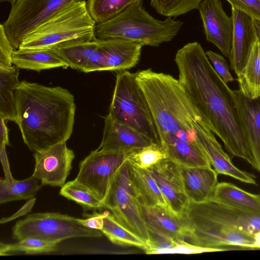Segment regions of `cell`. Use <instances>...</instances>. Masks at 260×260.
<instances>
[{
	"instance_id": "cell-1",
	"label": "cell",
	"mask_w": 260,
	"mask_h": 260,
	"mask_svg": "<svg viewBox=\"0 0 260 260\" xmlns=\"http://www.w3.org/2000/svg\"><path fill=\"white\" fill-rule=\"evenodd\" d=\"M175 61L178 81L211 131L232 155L259 167L245 135L231 89L217 74L197 42L179 49Z\"/></svg>"
},
{
	"instance_id": "cell-2",
	"label": "cell",
	"mask_w": 260,
	"mask_h": 260,
	"mask_svg": "<svg viewBox=\"0 0 260 260\" xmlns=\"http://www.w3.org/2000/svg\"><path fill=\"white\" fill-rule=\"evenodd\" d=\"M136 74L167 158L180 165L211 167L198 138V127L205 120L178 79L151 69Z\"/></svg>"
},
{
	"instance_id": "cell-3",
	"label": "cell",
	"mask_w": 260,
	"mask_h": 260,
	"mask_svg": "<svg viewBox=\"0 0 260 260\" xmlns=\"http://www.w3.org/2000/svg\"><path fill=\"white\" fill-rule=\"evenodd\" d=\"M15 123L30 151L46 150L71 136L76 104L67 89L22 80L15 88Z\"/></svg>"
},
{
	"instance_id": "cell-4",
	"label": "cell",
	"mask_w": 260,
	"mask_h": 260,
	"mask_svg": "<svg viewBox=\"0 0 260 260\" xmlns=\"http://www.w3.org/2000/svg\"><path fill=\"white\" fill-rule=\"evenodd\" d=\"M142 3H135L115 17L96 23L95 37L102 40L122 38L154 47L171 41L183 22L175 20L172 17H167L164 21L157 20L145 10Z\"/></svg>"
},
{
	"instance_id": "cell-5",
	"label": "cell",
	"mask_w": 260,
	"mask_h": 260,
	"mask_svg": "<svg viewBox=\"0 0 260 260\" xmlns=\"http://www.w3.org/2000/svg\"><path fill=\"white\" fill-rule=\"evenodd\" d=\"M95 25L86 1H73L28 34L18 49H47L69 41H91L95 38Z\"/></svg>"
},
{
	"instance_id": "cell-6",
	"label": "cell",
	"mask_w": 260,
	"mask_h": 260,
	"mask_svg": "<svg viewBox=\"0 0 260 260\" xmlns=\"http://www.w3.org/2000/svg\"><path fill=\"white\" fill-rule=\"evenodd\" d=\"M108 115L159 144L153 115L136 73L118 71Z\"/></svg>"
},
{
	"instance_id": "cell-7",
	"label": "cell",
	"mask_w": 260,
	"mask_h": 260,
	"mask_svg": "<svg viewBox=\"0 0 260 260\" xmlns=\"http://www.w3.org/2000/svg\"><path fill=\"white\" fill-rule=\"evenodd\" d=\"M103 234L83 225L78 218L54 212L29 214L17 221L12 229V237L17 241L35 238L59 243L72 238H99Z\"/></svg>"
},
{
	"instance_id": "cell-8",
	"label": "cell",
	"mask_w": 260,
	"mask_h": 260,
	"mask_svg": "<svg viewBox=\"0 0 260 260\" xmlns=\"http://www.w3.org/2000/svg\"><path fill=\"white\" fill-rule=\"evenodd\" d=\"M103 204L123 226L146 243L149 240L150 233L142 215L128 159L114 177Z\"/></svg>"
},
{
	"instance_id": "cell-9",
	"label": "cell",
	"mask_w": 260,
	"mask_h": 260,
	"mask_svg": "<svg viewBox=\"0 0 260 260\" xmlns=\"http://www.w3.org/2000/svg\"><path fill=\"white\" fill-rule=\"evenodd\" d=\"M73 1L80 0H17L11 5L3 25L14 49L36 27Z\"/></svg>"
},
{
	"instance_id": "cell-10",
	"label": "cell",
	"mask_w": 260,
	"mask_h": 260,
	"mask_svg": "<svg viewBox=\"0 0 260 260\" xmlns=\"http://www.w3.org/2000/svg\"><path fill=\"white\" fill-rule=\"evenodd\" d=\"M136 150H93L80 162L75 180L103 203L114 177Z\"/></svg>"
},
{
	"instance_id": "cell-11",
	"label": "cell",
	"mask_w": 260,
	"mask_h": 260,
	"mask_svg": "<svg viewBox=\"0 0 260 260\" xmlns=\"http://www.w3.org/2000/svg\"><path fill=\"white\" fill-rule=\"evenodd\" d=\"M183 214L252 235L260 232V213L212 200L200 203L189 201Z\"/></svg>"
},
{
	"instance_id": "cell-12",
	"label": "cell",
	"mask_w": 260,
	"mask_h": 260,
	"mask_svg": "<svg viewBox=\"0 0 260 260\" xmlns=\"http://www.w3.org/2000/svg\"><path fill=\"white\" fill-rule=\"evenodd\" d=\"M34 156L35 166L32 175L41 181L42 186L62 187L65 184L75 156L66 142L34 152Z\"/></svg>"
},
{
	"instance_id": "cell-13",
	"label": "cell",
	"mask_w": 260,
	"mask_h": 260,
	"mask_svg": "<svg viewBox=\"0 0 260 260\" xmlns=\"http://www.w3.org/2000/svg\"><path fill=\"white\" fill-rule=\"evenodd\" d=\"M156 181L174 215L182 218L189 202L179 165L164 159L147 170Z\"/></svg>"
},
{
	"instance_id": "cell-14",
	"label": "cell",
	"mask_w": 260,
	"mask_h": 260,
	"mask_svg": "<svg viewBox=\"0 0 260 260\" xmlns=\"http://www.w3.org/2000/svg\"><path fill=\"white\" fill-rule=\"evenodd\" d=\"M207 41L229 57L232 44L233 20L224 12L219 0H203L198 6Z\"/></svg>"
},
{
	"instance_id": "cell-15",
	"label": "cell",
	"mask_w": 260,
	"mask_h": 260,
	"mask_svg": "<svg viewBox=\"0 0 260 260\" xmlns=\"http://www.w3.org/2000/svg\"><path fill=\"white\" fill-rule=\"evenodd\" d=\"M97 39L103 71H121L135 67L143 45L122 38Z\"/></svg>"
},
{
	"instance_id": "cell-16",
	"label": "cell",
	"mask_w": 260,
	"mask_h": 260,
	"mask_svg": "<svg viewBox=\"0 0 260 260\" xmlns=\"http://www.w3.org/2000/svg\"><path fill=\"white\" fill-rule=\"evenodd\" d=\"M233 38L229 57L230 67L238 76L243 69L251 47L256 39V20L232 7Z\"/></svg>"
},
{
	"instance_id": "cell-17",
	"label": "cell",
	"mask_w": 260,
	"mask_h": 260,
	"mask_svg": "<svg viewBox=\"0 0 260 260\" xmlns=\"http://www.w3.org/2000/svg\"><path fill=\"white\" fill-rule=\"evenodd\" d=\"M198 131V140L211 166L218 174L230 176L243 183L257 185L254 175L241 170L233 164L206 121H203L200 123Z\"/></svg>"
},
{
	"instance_id": "cell-18",
	"label": "cell",
	"mask_w": 260,
	"mask_h": 260,
	"mask_svg": "<svg viewBox=\"0 0 260 260\" xmlns=\"http://www.w3.org/2000/svg\"><path fill=\"white\" fill-rule=\"evenodd\" d=\"M154 142L150 138L135 129L114 120L108 114L104 119L102 141L96 150L102 151L137 150Z\"/></svg>"
},
{
	"instance_id": "cell-19",
	"label": "cell",
	"mask_w": 260,
	"mask_h": 260,
	"mask_svg": "<svg viewBox=\"0 0 260 260\" xmlns=\"http://www.w3.org/2000/svg\"><path fill=\"white\" fill-rule=\"evenodd\" d=\"M234 98L241 123L260 172V97L250 99L238 90H234Z\"/></svg>"
},
{
	"instance_id": "cell-20",
	"label": "cell",
	"mask_w": 260,
	"mask_h": 260,
	"mask_svg": "<svg viewBox=\"0 0 260 260\" xmlns=\"http://www.w3.org/2000/svg\"><path fill=\"white\" fill-rule=\"evenodd\" d=\"M179 165L185 190L189 201L209 200L218 183V174L212 167Z\"/></svg>"
},
{
	"instance_id": "cell-21",
	"label": "cell",
	"mask_w": 260,
	"mask_h": 260,
	"mask_svg": "<svg viewBox=\"0 0 260 260\" xmlns=\"http://www.w3.org/2000/svg\"><path fill=\"white\" fill-rule=\"evenodd\" d=\"M140 205L149 233L163 237L186 239L189 230L182 218L160 207Z\"/></svg>"
},
{
	"instance_id": "cell-22",
	"label": "cell",
	"mask_w": 260,
	"mask_h": 260,
	"mask_svg": "<svg viewBox=\"0 0 260 260\" xmlns=\"http://www.w3.org/2000/svg\"><path fill=\"white\" fill-rule=\"evenodd\" d=\"M256 39L237 79L239 90L250 99L260 97V21L256 20Z\"/></svg>"
},
{
	"instance_id": "cell-23",
	"label": "cell",
	"mask_w": 260,
	"mask_h": 260,
	"mask_svg": "<svg viewBox=\"0 0 260 260\" xmlns=\"http://www.w3.org/2000/svg\"><path fill=\"white\" fill-rule=\"evenodd\" d=\"M12 63L19 69L40 71L57 68H67L68 64L51 49L14 50Z\"/></svg>"
},
{
	"instance_id": "cell-24",
	"label": "cell",
	"mask_w": 260,
	"mask_h": 260,
	"mask_svg": "<svg viewBox=\"0 0 260 260\" xmlns=\"http://www.w3.org/2000/svg\"><path fill=\"white\" fill-rule=\"evenodd\" d=\"M209 200L260 213V194L245 191L231 183H218Z\"/></svg>"
},
{
	"instance_id": "cell-25",
	"label": "cell",
	"mask_w": 260,
	"mask_h": 260,
	"mask_svg": "<svg viewBox=\"0 0 260 260\" xmlns=\"http://www.w3.org/2000/svg\"><path fill=\"white\" fill-rule=\"evenodd\" d=\"M130 164L133 183L140 203L146 206L160 207L173 213L150 173L147 170Z\"/></svg>"
},
{
	"instance_id": "cell-26",
	"label": "cell",
	"mask_w": 260,
	"mask_h": 260,
	"mask_svg": "<svg viewBox=\"0 0 260 260\" xmlns=\"http://www.w3.org/2000/svg\"><path fill=\"white\" fill-rule=\"evenodd\" d=\"M145 253H199L221 251L220 249L197 246L185 239L163 237L150 233V238L146 242Z\"/></svg>"
},
{
	"instance_id": "cell-27",
	"label": "cell",
	"mask_w": 260,
	"mask_h": 260,
	"mask_svg": "<svg viewBox=\"0 0 260 260\" xmlns=\"http://www.w3.org/2000/svg\"><path fill=\"white\" fill-rule=\"evenodd\" d=\"M19 69L15 66L0 68V117L16 121L15 90L20 81Z\"/></svg>"
},
{
	"instance_id": "cell-28",
	"label": "cell",
	"mask_w": 260,
	"mask_h": 260,
	"mask_svg": "<svg viewBox=\"0 0 260 260\" xmlns=\"http://www.w3.org/2000/svg\"><path fill=\"white\" fill-rule=\"evenodd\" d=\"M39 181L33 175L21 180L1 179L0 204L33 198L42 186Z\"/></svg>"
},
{
	"instance_id": "cell-29",
	"label": "cell",
	"mask_w": 260,
	"mask_h": 260,
	"mask_svg": "<svg viewBox=\"0 0 260 260\" xmlns=\"http://www.w3.org/2000/svg\"><path fill=\"white\" fill-rule=\"evenodd\" d=\"M101 231L114 244L134 246L143 250L146 248L145 241L120 224L109 211L104 218Z\"/></svg>"
},
{
	"instance_id": "cell-30",
	"label": "cell",
	"mask_w": 260,
	"mask_h": 260,
	"mask_svg": "<svg viewBox=\"0 0 260 260\" xmlns=\"http://www.w3.org/2000/svg\"><path fill=\"white\" fill-rule=\"evenodd\" d=\"M142 0H87L89 13L96 23L108 21Z\"/></svg>"
},
{
	"instance_id": "cell-31",
	"label": "cell",
	"mask_w": 260,
	"mask_h": 260,
	"mask_svg": "<svg viewBox=\"0 0 260 260\" xmlns=\"http://www.w3.org/2000/svg\"><path fill=\"white\" fill-rule=\"evenodd\" d=\"M59 194L79 204L85 210L104 208L103 203L96 196L75 180L65 183L61 187Z\"/></svg>"
},
{
	"instance_id": "cell-32",
	"label": "cell",
	"mask_w": 260,
	"mask_h": 260,
	"mask_svg": "<svg viewBox=\"0 0 260 260\" xmlns=\"http://www.w3.org/2000/svg\"><path fill=\"white\" fill-rule=\"evenodd\" d=\"M58 243L35 238H26L13 244L1 243L0 255L17 252L25 254L50 252L57 249Z\"/></svg>"
},
{
	"instance_id": "cell-33",
	"label": "cell",
	"mask_w": 260,
	"mask_h": 260,
	"mask_svg": "<svg viewBox=\"0 0 260 260\" xmlns=\"http://www.w3.org/2000/svg\"><path fill=\"white\" fill-rule=\"evenodd\" d=\"M166 158L167 155L164 148L160 144L154 142L135 151L128 161L138 168L147 170Z\"/></svg>"
},
{
	"instance_id": "cell-34",
	"label": "cell",
	"mask_w": 260,
	"mask_h": 260,
	"mask_svg": "<svg viewBox=\"0 0 260 260\" xmlns=\"http://www.w3.org/2000/svg\"><path fill=\"white\" fill-rule=\"evenodd\" d=\"M203 0H151L150 5L159 14L176 17L197 9Z\"/></svg>"
},
{
	"instance_id": "cell-35",
	"label": "cell",
	"mask_w": 260,
	"mask_h": 260,
	"mask_svg": "<svg viewBox=\"0 0 260 260\" xmlns=\"http://www.w3.org/2000/svg\"><path fill=\"white\" fill-rule=\"evenodd\" d=\"M206 54L216 72L226 84L234 81L230 72V67L222 56L210 50L206 51Z\"/></svg>"
},
{
	"instance_id": "cell-36",
	"label": "cell",
	"mask_w": 260,
	"mask_h": 260,
	"mask_svg": "<svg viewBox=\"0 0 260 260\" xmlns=\"http://www.w3.org/2000/svg\"><path fill=\"white\" fill-rule=\"evenodd\" d=\"M14 51L12 44L8 39L3 24L0 25V68L12 67V54Z\"/></svg>"
},
{
	"instance_id": "cell-37",
	"label": "cell",
	"mask_w": 260,
	"mask_h": 260,
	"mask_svg": "<svg viewBox=\"0 0 260 260\" xmlns=\"http://www.w3.org/2000/svg\"><path fill=\"white\" fill-rule=\"evenodd\" d=\"M234 7L260 21V0H226Z\"/></svg>"
},
{
	"instance_id": "cell-38",
	"label": "cell",
	"mask_w": 260,
	"mask_h": 260,
	"mask_svg": "<svg viewBox=\"0 0 260 260\" xmlns=\"http://www.w3.org/2000/svg\"><path fill=\"white\" fill-rule=\"evenodd\" d=\"M108 211L103 213L93 212L92 214L85 213V219L78 218V220L84 226L95 230L101 231L103 228L104 218L107 215Z\"/></svg>"
},
{
	"instance_id": "cell-39",
	"label": "cell",
	"mask_w": 260,
	"mask_h": 260,
	"mask_svg": "<svg viewBox=\"0 0 260 260\" xmlns=\"http://www.w3.org/2000/svg\"><path fill=\"white\" fill-rule=\"evenodd\" d=\"M36 202V198H32L28 200L21 208L16 213L10 217H5L1 219L0 223H5L12 220L17 218L20 216L25 215L30 212Z\"/></svg>"
},
{
	"instance_id": "cell-40",
	"label": "cell",
	"mask_w": 260,
	"mask_h": 260,
	"mask_svg": "<svg viewBox=\"0 0 260 260\" xmlns=\"http://www.w3.org/2000/svg\"><path fill=\"white\" fill-rule=\"evenodd\" d=\"M6 145L5 143H1L0 159L4 172V179L8 181H11L14 178L12 175L10 168L9 162L6 153Z\"/></svg>"
},
{
	"instance_id": "cell-41",
	"label": "cell",
	"mask_w": 260,
	"mask_h": 260,
	"mask_svg": "<svg viewBox=\"0 0 260 260\" xmlns=\"http://www.w3.org/2000/svg\"><path fill=\"white\" fill-rule=\"evenodd\" d=\"M5 120L0 117V141L1 143H4L6 145H9V139L8 129L5 124Z\"/></svg>"
},
{
	"instance_id": "cell-42",
	"label": "cell",
	"mask_w": 260,
	"mask_h": 260,
	"mask_svg": "<svg viewBox=\"0 0 260 260\" xmlns=\"http://www.w3.org/2000/svg\"><path fill=\"white\" fill-rule=\"evenodd\" d=\"M17 0H0L1 2H8L11 5L13 4Z\"/></svg>"
},
{
	"instance_id": "cell-43",
	"label": "cell",
	"mask_w": 260,
	"mask_h": 260,
	"mask_svg": "<svg viewBox=\"0 0 260 260\" xmlns=\"http://www.w3.org/2000/svg\"></svg>"
}]
</instances>
